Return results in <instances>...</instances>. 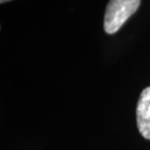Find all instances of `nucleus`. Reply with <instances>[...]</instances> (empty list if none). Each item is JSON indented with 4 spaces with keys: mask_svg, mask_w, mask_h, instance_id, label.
<instances>
[{
    "mask_svg": "<svg viewBox=\"0 0 150 150\" xmlns=\"http://www.w3.org/2000/svg\"><path fill=\"white\" fill-rule=\"evenodd\" d=\"M140 0H110L105 9L103 27L108 34L116 33L131 16L135 14Z\"/></svg>",
    "mask_w": 150,
    "mask_h": 150,
    "instance_id": "f257e3e1",
    "label": "nucleus"
},
{
    "mask_svg": "<svg viewBox=\"0 0 150 150\" xmlns=\"http://www.w3.org/2000/svg\"><path fill=\"white\" fill-rule=\"evenodd\" d=\"M136 123L143 138L150 139V86L142 90L136 107Z\"/></svg>",
    "mask_w": 150,
    "mask_h": 150,
    "instance_id": "f03ea898",
    "label": "nucleus"
},
{
    "mask_svg": "<svg viewBox=\"0 0 150 150\" xmlns=\"http://www.w3.org/2000/svg\"><path fill=\"white\" fill-rule=\"evenodd\" d=\"M9 0H0V3H4V2H7Z\"/></svg>",
    "mask_w": 150,
    "mask_h": 150,
    "instance_id": "7ed1b4c3",
    "label": "nucleus"
}]
</instances>
